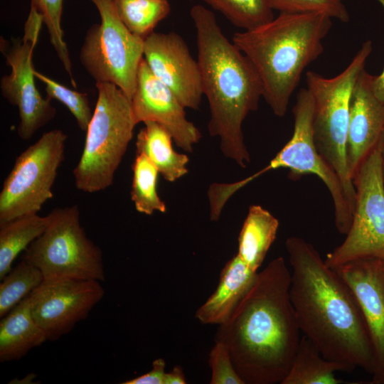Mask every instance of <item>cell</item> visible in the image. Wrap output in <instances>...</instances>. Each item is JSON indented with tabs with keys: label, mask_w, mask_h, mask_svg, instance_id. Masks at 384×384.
Listing matches in <instances>:
<instances>
[{
	"label": "cell",
	"mask_w": 384,
	"mask_h": 384,
	"mask_svg": "<svg viewBox=\"0 0 384 384\" xmlns=\"http://www.w3.org/2000/svg\"><path fill=\"white\" fill-rule=\"evenodd\" d=\"M97 99L84 148L73 170L76 188L95 193L112 186L137 124L131 100L117 85L96 82Z\"/></svg>",
	"instance_id": "obj_5"
},
{
	"label": "cell",
	"mask_w": 384,
	"mask_h": 384,
	"mask_svg": "<svg viewBox=\"0 0 384 384\" xmlns=\"http://www.w3.org/2000/svg\"><path fill=\"white\" fill-rule=\"evenodd\" d=\"M200 1L220 12L233 26L243 31L257 28L274 18L266 0Z\"/></svg>",
	"instance_id": "obj_27"
},
{
	"label": "cell",
	"mask_w": 384,
	"mask_h": 384,
	"mask_svg": "<svg viewBox=\"0 0 384 384\" xmlns=\"http://www.w3.org/2000/svg\"><path fill=\"white\" fill-rule=\"evenodd\" d=\"M105 293L98 280L44 279L29 294L31 312L47 339L55 341L85 319Z\"/></svg>",
	"instance_id": "obj_13"
},
{
	"label": "cell",
	"mask_w": 384,
	"mask_h": 384,
	"mask_svg": "<svg viewBox=\"0 0 384 384\" xmlns=\"http://www.w3.org/2000/svg\"><path fill=\"white\" fill-rule=\"evenodd\" d=\"M279 220L260 205H252L238 237V255L254 272L262 265L274 242Z\"/></svg>",
	"instance_id": "obj_21"
},
{
	"label": "cell",
	"mask_w": 384,
	"mask_h": 384,
	"mask_svg": "<svg viewBox=\"0 0 384 384\" xmlns=\"http://www.w3.org/2000/svg\"><path fill=\"white\" fill-rule=\"evenodd\" d=\"M285 247L292 267L289 296L301 332L326 358L373 374L374 355L358 302L344 279L304 238Z\"/></svg>",
	"instance_id": "obj_2"
},
{
	"label": "cell",
	"mask_w": 384,
	"mask_h": 384,
	"mask_svg": "<svg viewBox=\"0 0 384 384\" xmlns=\"http://www.w3.org/2000/svg\"><path fill=\"white\" fill-rule=\"evenodd\" d=\"M47 340L32 314L28 295L1 317L0 361L19 360Z\"/></svg>",
	"instance_id": "obj_19"
},
{
	"label": "cell",
	"mask_w": 384,
	"mask_h": 384,
	"mask_svg": "<svg viewBox=\"0 0 384 384\" xmlns=\"http://www.w3.org/2000/svg\"><path fill=\"white\" fill-rule=\"evenodd\" d=\"M97 8L100 23L92 25L85 36L80 60L96 82H110L131 100L144 58V40L123 23L114 0H90Z\"/></svg>",
	"instance_id": "obj_8"
},
{
	"label": "cell",
	"mask_w": 384,
	"mask_h": 384,
	"mask_svg": "<svg viewBox=\"0 0 384 384\" xmlns=\"http://www.w3.org/2000/svg\"><path fill=\"white\" fill-rule=\"evenodd\" d=\"M35 76L45 85L47 98L63 104L75 117L80 129L86 132L93 114L87 94L70 89L36 70Z\"/></svg>",
	"instance_id": "obj_28"
},
{
	"label": "cell",
	"mask_w": 384,
	"mask_h": 384,
	"mask_svg": "<svg viewBox=\"0 0 384 384\" xmlns=\"http://www.w3.org/2000/svg\"><path fill=\"white\" fill-rule=\"evenodd\" d=\"M165 361L157 358L152 363V368L148 373L135 378L126 380L122 384H164L165 376Z\"/></svg>",
	"instance_id": "obj_31"
},
{
	"label": "cell",
	"mask_w": 384,
	"mask_h": 384,
	"mask_svg": "<svg viewBox=\"0 0 384 384\" xmlns=\"http://www.w3.org/2000/svg\"><path fill=\"white\" fill-rule=\"evenodd\" d=\"M132 184L131 198L136 210L145 215H152L155 211L164 213L165 203L157 191L159 172L157 168L144 154H137L132 164Z\"/></svg>",
	"instance_id": "obj_25"
},
{
	"label": "cell",
	"mask_w": 384,
	"mask_h": 384,
	"mask_svg": "<svg viewBox=\"0 0 384 384\" xmlns=\"http://www.w3.org/2000/svg\"><path fill=\"white\" fill-rule=\"evenodd\" d=\"M44 280L34 265L21 261L6 274L0 284V317L4 316Z\"/></svg>",
	"instance_id": "obj_26"
},
{
	"label": "cell",
	"mask_w": 384,
	"mask_h": 384,
	"mask_svg": "<svg viewBox=\"0 0 384 384\" xmlns=\"http://www.w3.org/2000/svg\"><path fill=\"white\" fill-rule=\"evenodd\" d=\"M373 77L363 69L350 97L346 157L352 181L361 164L378 144L384 127V102L373 91Z\"/></svg>",
	"instance_id": "obj_17"
},
{
	"label": "cell",
	"mask_w": 384,
	"mask_h": 384,
	"mask_svg": "<svg viewBox=\"0 0 384 384\" xmlns=\"http://www.w3.org/2000/svg\"><path fill=\"white\" fill-rule=\"evenodd\" d=\"M137 136V154L145 155L169 182H174L188 173V156L176 152L171 134L154 122H145Z\"/></svg>",
	"instance_id": "obj_20"
},
{
	"label": "cell",
	"mask_w": 384,
	"mask_h": 384,
	"mask_svg": "<svg viewBox=\"0 0 384 384\" xmlns=\"http://www.w3.org/2000/svg\"><path fill=\"white\" fill-rule=\"evenodd\" d=\"M45 231L23 251L21 260L34 265L44 279H105L102 252L86 235L78 205L49 213Z\"/></svg>",
	"instance_id": "obj_7"
},
{
	"label": "cell",
	"mask_w": 384,
	"mask_h": 384,
	"mask_svg": "<svg viewBox=\"0 0 384 384\" xmlns=\"http://www.w3.org/2000/svg\"><path fill=\"white\" fill-rule=\"evenodd\" d=\"M50 221L38 213L0 224V279L11 270L16 257L46 229Z\"/></svg>",
	"instance_id": "obj_23"
},
{
	"label": "cell",
	"mask_w": 384,
	"mask_h": 384,
	"mask_svg": "<svg viewBox=\"0 0 384 384\" xmlns=\"http://www.w3.org/2000/svg\"><path fill=\"white\" fill-rule=\"evenodd\" d=\"M292 112L294 131L291 139L257 174L260 176L269 171L284 168L289 170V177L293 179L306 174L319 177L331 196L336 228L339 233L346 235L353 220L356 197L349 193L339 176L318 152L313 134L314 99L307 88L298 92Z\"/></svg>",
	"instance_id": "obj_10"
},
{
	"label": "cell",
	"mask_w": 384,
	"mask_h": 384,
	"mask_svg": "<svg viewBox=\"0 0 384 384\" xmlns=\"http://www.w3.org/2000/svg\"><path fill=\"white\" fill-rule=\"evenodd\" d=\"M384 9V0H378ZM372 88L375 95L384 102V69L379 75L373 77Z\"/></svg>",
	"instance_id": "obj_34"
},
{
	"label": "cell",
	"mask_w": 384,
	"mask_h": 384,
	"mask_svg": "<svg viewBox=\"0 0 384 384\" xmlns=\"http://www.w3.org/2000/svg\"><path fill=\"white\" fill-rule=\"evenodd\" d=\"M290 284L284 259H274L218 328L215 341L228 347L245 384L282 383L288 374L302 337Z\"/></svg>",
	"instance_id": "obj_1"
},
{
	"label": "cell",
	"mask_w": 384,
	"mask_h": 384,
	"mask_svg": "<svg viewBox=\"0 0 384 384\" xmlns=\"http://www.w3.org/2000/svg\"><path fill=\"white\" fill-rule=\"evenodd\" d=\"M333 269L352 290L363 316L375 361L371 383L384 384V260L362 258Z\"/></svg>",
	"instance_id": "obj_16"
},
{
	"label": "cell",
	"mask_w": 384,
	"mask_h": 384,
	"mask_svg": "<svg viewBox=\"0 0 384 384\" xmlns=\"http://www.w3.org/2000/svg\"><path fill=\"white\" fill-rule=\"evenodd\" d=\"M378 147L380 149V153L381 156V159L383 161V168H384V127L378 142Z\"/></svg>",
	"instance_id": "obj_35"
},
{
	"label": "cell",
	"mask_w": 384,
	"mask_h": 384,
	"mask_svg": "<svg viewBox=\"0 0 384 384\" xmlns=\"http://www.w3.org/2000/svg\"><path fill=\"white\" fill-rule=\"evenodd\" d=\"M63 0H31V4L48 21L61 18Z\"/></svg>",
	"instance_id": "obj_32"
},
{
	"label": "cell",
	"mask_w": 384,
	"mask_h": 384,
	"mask_svg": "<svg viewBox=\"0 0 384 384\" xmlns=\"http://www.w3.org/2000/svg\"><path fill=\"white\" fill-rule=\"evenodd\" d=\"M324 13L285 14L253 29L235 33L233 43L248 58L263 86L262 97L282 117L306 68L324 51L331 27Z\"/></svg>",
	"instance_id": "obj_4"
},
{
	"label": "cell",
	"mask_w": 384,
	"mask_h": 384,
	"mask_svg": "<svg viewBox=\"0 0 384 384\" xmlns=\"http://www.w3.org/2000/svg\"><path fill=\"white\" fill-rule=\"evenodd\" d=\"M272 10L285 14L324 13L342 22L349 20L343 0H266Z\"/></svg>",
	"instance_id": "obj_29"
},
{
	"label": "cell",
	"mask_w": 384,
	"mask_h": 384,
	"mask_svg": "<svg viewBox=\"0 0 384 384\" xmlns=\"http://www.w3.org/2000/svg\"><path fill=\"white\" fill-rule=\"evenodd\" d=\"M193 22L203 95L210 118V135L220 139L223 155L242 168L250 162L242 124L258 107L263 95L260 77L248 58L224 35L215 14L201 4L193 6Z\"/></svg>",
	"instance_id": "obj_3"
},
{
	"label": "cell",
	"mask_w": 384,
	"mask_h": 384,
	"mask_svg": "<svg viewBox=\"0 0 384 384\" xmlns=\"http://www.w3.org/2000/svg\"><path fill=\"white\" fill-rule=\"evenodd\" d=\"M186 380L181 366H176L169 373H166L164 384H185Z\"/></svg>",
	"instance_id": "obj_33"
},
{
	"label": "cell",
	"mask_w": 384,
	"mask_h": 384,
	"mask_svg": "<svg viewBox=\"0 0 384 384\" xmlns=\"http://www.w3.org/2000/svg\"><path fill=\"white\" fill-rule=\"evenodd\" d=\"M356 206L343 242L329 252L325 262L336 268L362 258L384 260V169L378 144L353 178Z\"/></svg>",
	"instance_id": "obj_11"
},
{
	"label": "cell",
	"mask_w": 384,
	"mask_h": 384,
	"mask_svg": "<svg viewBox=\"0 0 384 384\" xmlns=\"http://www.w3.org/2000/svg\"><path fill=\"white\" fill-rule=\"evenodd\" d=\"M67 139L61 129L46 132L16 158L0 192V224L38 213L53 198Z\"/></svg>",
	"instance_id": "obj_9"
},
{
	"label": "cell",
	"mask_w": 384,
	"mask_h": 384,
	"mask_svg": "<svg viewBox=\"0 0 384 384\" xmlns=\"http://www.w3.org/2000/svg\"><path fill=\"white\" fill-rule=\"evenodd\" d=\"M211 368L210 384H245L233 363L228 347L215 341L208 358Z\"/></svg>",
	"instance_id": "obj_30"
},
{
	"label": "cell",
	"mask_w": 384,
	"mask_h": 384,
	"mask_svg": "<svg viewBox=\"0 0 384 384\" xmlns=\"http://www.w3.org/2000/svg\"><path fill=\"white\" fill-rule=\"evenodd\" d=\"M336 371L349 372L337 361L325 358L315 344L302 336L288 374L281 384H338Z\"/></svg>",
	"instance_id": "obj_22"
},
{
	"label": "cell",
	"mask_w": 384,
	"mask_h": 384,
	"mask_svg": "<svg viewBox=\"0 0 384 384\" xmlns=\"http://www.w3.org/2000/svg\"><path fill=\"white\" fill-rule=\"evenodd\" d=\"M43 23L40 14L31 6L23 38L13 41L6 50L1 49L11 70L9 75L1 77L0 90L8 102L18 107L17 131L23 140L31 138L56 114L50 100L42 97L35 83L33 53Z\"/></svg>",
	"instance_id": "obj_12"
},
{
	"label": "cell",
	"mask_w": 384,
	"mask_h": 384,
	"mask_svg": "<svg viewBox=\"0 0 384 384\" xmlns=\"http://www.w3.org/2000/svg\"><path fill=\"white\" fill-rule=\"evenodd\" d=\"M114 4L123 23L143 40L171 11L169 0H114Z\"/></svg>",
	"instance_id": "obj_24"
},
{
	"label": "cell",
	"mask_w": 384,
	"mask_h": 384,
	"mask_svg": "<svg viewBox=\"0 0 384 384\" xmlns=\"http://www.w3.org/2000/svg\"><path fill=\"white\" fill-rule=\"evenodd\" d=\"M144 58L186 108L198 109L203 95L199 64L178 33L153 32L144 40Z\"/></svg>",
	"instance_id": "obj_14"
},
{
	"label": "cell",
	"mask_w": 384,
	"mask_h": 384,
	"mask_svg": "<svg viewBox=\"0 0 384 384\" xmlns=\"http://www.w3.org/2000/svg\"><path fill=\"white\" fill-rule=\"evenodd\" d=\"M131 102L137 124L149 121L158 123L171 134L178 147L186 152L193 151L201 138L200 131L187 119L186 107L153 74L144 58L139 65Z\"/></svg>",
	"instance_id": "obj_15"
},
{
	"label": "cell",
	"mask_w": 384,
	"mask_h": 384,
	"mask_svg": "<svg viewBox=\"0 0 384 384\" xmlns=\"http://www.w3.org/2000/svg\"><path fill=\"white\" fill-rule=\"evenodd\" d=\"M371 51V41H365L349 65L335 77L326 78L314 71L306 74L307 90L314 99L316 147L354 197L356 188L348 173L346 157L349 102L356 80Z\"/></svg>",
	"instance_id": "obj_6"
},
{
	"label": "cell",
	"mask_w": 384,
	"mask_h": 384,
	"mask_svg": "<svg viewBox=\"0 0 384 384\" xmlns=\"http://www.w3.org/2000/svg\"><path fill=\"white\" fill-rule=\"evenodd\" d=\"M257 273L235 255L221 270L217 288L197 310L196 319L203 324L225 323L253 284Z\"/></svg>",
	"instance_id": "obj_18"
}]
</instances>
